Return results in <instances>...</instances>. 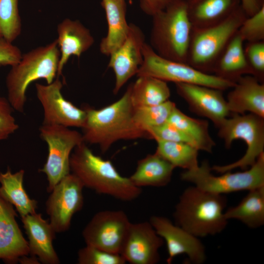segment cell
Here are the masks:
<instances>
[{
	"label": "cell",
	"mask_w": 264,
	"mask_h": 264,
	"mask_svg": "<svg viewBox=\"0 0 264 264\" xmlns=\"http://www.w3.org/2000/svg\"><path fill=\"white\" fill-rule=\"evenodd\" d=\"M84 109L87 116L81 128L83 141L98 145L103 153L119 140L150 139L147 132L134 119L130 85L122 96L115 102L100 109L88 107Z\"/></svg>",
	"instance_id": "cell-1"
},
{
	"label": "cell",
	"mask_w": 264,
	"mask_h": 264,
	"mask_svg": "<svg viewBox=\"0 0 264 264\" xmlns=\"http://www.w3.org/2000/svg\"><path fill=\"white\" fill-rule=\"evenodd\" d=\"M70 168L84 187L98 194L131 201L142 193V189L133 185L129 177L120 174L110 161L95 154L84 142L71 153Z\"/></svg>",
	"instance_id": "cell-2"
},
{
	"label": "cell",
	"mask_w": 264,
	"mask_h": 264,
	"mask_svg": "<svg viewBox=\"0 0 264 264\" xmlns=\"http://www.w3.org/2000/svg\"><path fill=\"white\" fill-rule=\"evenodd\" d=\"M226 203L223 195L189 186L175 207V223L198 238L220 233L228 222L224 211Z\"/></svg>",
	"instance_id": "cell-3"
},
{
	"label": "cell",
	"mask_w": 264,
	"mask_h": 264,
	"mask_svg": "<svg viewBox=\"0 0 264 264\" xmlns=\"http://www.w3.org/2000/svg\"><path fill=\"white\" fill-rule=\"evenodd\" d=\"M60 53L57 40L22 55L20 61L11 66L6 78L7 99L14 110H24L29 85L39 79L47 84L57 76Z\"/></svg>",
	"instance_id": "cell-4"
},
{
	"label": "cell",
	"mask_w": 264,
	"mask_h": 264,
	"mask_svg": "<svg viewBox=\"0 0 264 264\" xmlns=\"http://www.w3.org/2000/svg\"><path fill=\"white\" fill-rule=\"evenodd\" d=\"M152 17L151 47L162 57L187 63L193 27L186 0H172Z\"/></svg>",
	"instance_id": "cell-5"
},
{
	"label": "cell",
	"mask_w": 264,
	"mask_h": 264,
	"mask_svg": "<svg viewBox=\"0 0 264 264\" xmlns=\"http://www.w3.org/2000/svg\"><path fill=\"white\" fill-rule=\"evenodd\" d=\"M247 17L240 5L218 24L193 28L187 64L204 73H212L217 61Z\"/></svg>",
	"instance_id": "cell-6"
},
{
	"label": "cell",
	"mask_w": 264,
	"mask_h": 264,
	"mask_svg": "<svg viewBox=\"0 0 264 264\" xmlns=\"http://www.w3.org/2000/svg\"><path fill=\"white\" fill-rule=\"evenodd\" d=\"M230 115L217 127L219 129L218 135L223 139L227 149L231 147L233 141L238 139L245 142L247 149L243 156L236 161L211 167L212 170L221 174L237 168L245 170L264 153V118L251 113Z\"/></svg>",
	"instance_id": "cell-7"
},
{
	"label": "cell",
	"mask_w": 264,
	"mask_h": 264,
	"mask_svg": "<svg viewBox=\"0 0 264 264\" xmlns=\"http://www.w3.org/2000/svg\"><path fill=\"white\" fill-rule=\"evenodd\" d=\"M207 160L180 174L181 180L192 183L198 188L218 194L251 190L264 186V153L249 169L241 172L227 171L216 176L211 173Z\"/></svg>",
	"instance_id": "cell-8"
},
{
	"label": "cell",
	"mask_w": 264,
	"mask_h": 264,
	"mask_svg": "<svg viewBox=\"0 0 264 264\" xmlns=\"http://www.w3.org/2000/svg\"><path fill=\"white\" fill-rule=\"evenodd\" d=\"M143 62L137 76H150L166 82L196 84L222 90L233 88L235 83L214 74L201 72L187 63L170 60L158 55L149 44L143 47Z\"/></svg>",
	"instance_id": "cell-9"
},
{
	"label": "cell",
	"mask_w": 264,
	"mask_h": 264,
	"mask_svg": "<svg viewBox=\"0 0 264 264\" xmlns=\"http://www.w3.org/2000/svg\"><path fill=\"white\" fill-rule=\"evenodd\" d=\"M40 132L48 146L46 161L40 171L46 176L47 191L50 193L62 178L70 173L72 150L84 141L81 133L62 125L42 124Z\"/></svg>",
	"instance_id": "cell-10"
},
{
	"label": "cell",
	"mask_w": 264,
	"mask_h": 264,
	"mask_svg": "<svg viewBox=\"0 0 264 264\" xmlns=\"http://www.w3.org/2000/svg\"><path fill=\"white\" fill-rule=\"evenodd\" d=\"M131 223L122 210L101 211L86 225L82 236L86 245L120 254Z\"/></svg>",
	"instance_id": "cell-11"
},
{
	"label": "cell",
	"mask_w": 264,
	"mask_h": 264,
	"mask_svg": "<svg viewBox=\"0 0 264 264\" xmlns=\"http://www.w3.org/2000/svg\"><path fill=\"white\" fill-rule=\"evenodd\" d=\"M84 188L80 179L69 173L50 192L45 202V208L56 233L68 230L73 215L83 208Z\"/></svg>",
	"instance_id": "cell-12"
},
{
	"label": "cell",
	"mask_w": 264,
	"mask_h": 264,
	"mask_svg": "<svg viewBox=\"0 0 264 264\" xmlns=\"http://www.w3.org/2000/svg\"><path fill=\"white\" fill-rule=\"evenodd\" d=\"M62 87L59 77L49 84H36L37 97L44 110L43 124L82 128L86 119V111L63 97Z\"/></svg>",
	"instance_id": "cell-13"
},
{
	"label": "cell",
	"mask_w": 264,
	"mask_h": 264,
	"mask_svg": "<svg viewBox=\"0 0 264 264\" xmlns=\"http://www.w3.org/2000/svg\"><path fill=\"white\" fill-rule=\"evenodd\" d=\"M149 222L157 234L165 242L170 264L180 255H186L193 264H201L206 259L205 247L198 237L160 216H151Z\"/></svg>",
	"instance_id": "cell-14"
},
{
	"label": "cell",
	"mask_w": 264,
	"mask_h": 264,
	"mask_svg": "<svg viewBox=\"0 0 264 264\" xmlns=\"http://www.w3.org/2000/svg\"><path fill=\"white\" fill-rule=\"evenodd\" d=\"M163 242L149 221L131 222L120 254L131 264H155Z\"/></svg>",
	"instance_id": "cell-15"
},
{
	"label": "cell",
	"mask_w": 264,
	"mask_h": 264,
	"mask_svg": "<svg viewBox=\"0 0 264 264\" xmlns=\"http://www.w3.org/2000/svg\"><path fill=\"white\" fill-rule=\"evenodd\" d=\"M145 43V36L141 29L130 23L125 41L110 56L108 67L113 70L115 78L114 94H117L128 81L136 75L143 62L142 50Z\"/></svg>",
	"instance_id": "cell-16"
},
{
	"label": "cell",
	"mask_w": 264,
	"mask_h": 264,
	"mask_svg": "<svg viewBox=\"0 0 264 264\" xmlns=\"http://www.w3.org/2000/svg\"><path fill=\"white\" fill-rule=\"evenodd\" d=\"M177 94L191 111L211 120L217 127L230 115L223 90L196 84L176 83Z\"/></svg>",
	"instance_id": "cell-17"
},
{
	"label": "cell",
	"mask_w": 264,
	"mask_h": 264,
	"mask_svg": "<svg viewBox=\"0 0 264 264\" xmlns=\"http://www.w3.org/2000/svg\"><path fill=\"white\" fill-rule=\"evenodd\" d=\"M13 207L0 195V259L8 264L29 255L28 242L16 221Z\"/></svg>",
	"instance_id": "cell-18"
},
{
	"label": "cell",
	"mask_w": 264,
	"mask_h": 264,
	"mask_svg": "<svg viewBox=\"0 0 264 264\" xmlns=\"http://www.w3.org/2000/svg\"><path fill=\"white\" fill-rule=\"evenodd\" d=\"M21 218L28 240L29 254L43 264H59V257L53 245L56 232L50 222L36 212Z\"/></svg>",
	"instance_id": "cell-19"
},
{
	"label": "cell",
	"mask_w": 264,
	"mask_h": 264,
	"mask_svg": "<svg viewBox=\"0 0 264 264\" xmlns=\"http://www.w3.org/2000/svg\"><path fill=\"white\" fill-rule=\"evenodd\" d=\"M57 31L60 53L57 72L59 77L70 56L80 58L92 46L94 39L89 30L78 20L64 19L58 24Z\"/></svg>",
	"instance_id": "cell-20"
},
{
	"label": "cell",
	"mask_w": 264,
	"mask_h": 264,
	"mask_svg": "<svg viewBox=\"0 0 264 264\" xmlns=\"http://www.w3.org/2000/svg\"><path fill=\"white\" fill-rule=\"evenodd\" d=\"M227 94V103L231 114L246 112L264 118V84L255 77H241Z\"/></svg>",
	"instance_id": "cell-21"
},
{
	"label": "cell",
	"mask_w": 264,
	"mask_h": 264,
	"mask_svg": "<svg viewBox=\"0 0 264 264\" xmlns=\"http://www.w3.org/2000/svg\"><path fill=\"white\" fill-rule=\"evenodd\" d=\"M108 24L107 35L99 45L101 53L110 56L124 42L128 35L130 24L126 20L125 0H102Z\"/></svg>",
	"instance_id": "cell-22"
},
{
	"label": "cell",
	"mask_w": 264,
	"mask_h": 264,
	"mask_svg": "<svg viewBox=\"0 0 264 264\" xmlns=\"http://www.w3.org/2000/svg\"><path fill=\"white\" fill-rule=\"evenodd\" d=\"M189 19L193 28L218 24L231 14L241 0H186Z\"/></svg>",
	"instance_id": "cell-23"
},
{
	"label": "cell",
	"mask_w": 264,
	"mask_h": 264,
	"mask_svg": "<svg viewBox=\"0 0 264 264\" xmlns=\"http://www.w3.org/2000/svg\"><path fill=\"white\" fill-rule=\"evenodd\" d=\"M176 168L155 152L138 160L133 173L129 177L135 186L160 187L171 180Z\"/></svg>",
	"instance_id": "cell-24"
},
{
	"label": "cell",
	"mask_w": 264,
	"mask_h": 264,
	"mask_svg": "<svg viewBox=\"0 0 264 264\" xmlns=\"http://www.w3.org/2000/svg\"><path fill=\"white\" fill-rule=\"evenodd\" d=\"M243 42L237 32L217 61L214 75L234 83L244 75H252L244 55Z\"/></svg>",
	"instance_id": "cell-25"
},
{
	"label": "cell",
	"mask_w": 264,
	"mask_h": 264,
	"mask_svg": "<svg viewBox=\"0 0 264 264\" xmlns=\"http://www.w3.org/2000/svg\"><path fill=\"white\" fill-rule=\"evenodd\" d=\"M23 170L0 173V195L14 206L21 217L36 213L38 202L31 199L23 186Z\"/></svg>",
	"instance_id": "cell-26"
},
{
	"label": "cell",
	"mask_w": 264,
	"mask_h": 264,
	"mask_svg": "<svg viewBox=\"0 0 264 264\" xmlns=\"http://www.w3.org/2000/svg\"><path fill=\"white\" fill-rule=\"evenodd\" d=\"M226 219L239 220L250 228L264 224V186L249 190L237 205L224 211Z\"/></svg>",
	"instance_id": "cell-27"
},
{
	"label": "cell",
	"mask_w": 264,
	"mask_h": 264,
	"mask_svg": "<svg viewBox=\"0 0 264 264\" xmlns=\"http://www.w3.org/2000/svg\"><path fill=\"white\" fill-rule=\"evenodd\" d=\"M134 108L157 105L169 100L171 92L167 82L150 76H140L130 85Z\"/></svg>",
	"instance_id": "cell-28"
},
{
	"label": "cell",
	"mask_w": 264,
	"mask_h": 264,
	"mask_svg": "<svg viewBox=\"0 0 264 264\" xmlns=\"http://www.w3.org/2000/svg\"><path fill=\"white\" fill-rule=\"evenodd\" d=\"M167 122L184 132L195 143L198 150L212 152L216 143L210 135L207 120L191 117L176 107Z\"/></svg>",
	"instance_id": "cell-29"
},
{
	"label": "cell",
	"mask_w": 264,
	"mask_h": 264,
	"mask_svg": "<svg viewBox=\"0 0 264 264\" xmlns=\"http://www.w3.org/2000/svg\"><path fill=\"white\" fill-rule=\"evenodd\" d=\"M155 152L175 168L190 170L198 165V151L195 147L185 143L156 141Z\"/></svg>",
	"instance_id": "cell-30"
},
{
	"label": "cell",
	"mask_w": 264,
	"mask_h": 264,
	"mask_svg": "<svg viewBox=\"0 0 264 264\" xmlns=\"http://www.w3.org/2000/svg\"><path fill=\"white\" fill-rule=\"evenodd\" d=\"M176 107L174 102L168 100L157 105L134 108L133 118L136 123L147 132L148 129L167 122Z\"/></svg>",
	"instance_id": "cell-31"
},
{
	"label": "cell",
	"mask_w": 264,
	"mask_h": 264,
	"mask_svg": "<svg viewBox=\"0 0 264 264\" xmlns=\"http://www.w3.org/2000/svg\"><path fill=\"white\" fill-rule=\"evenodd\" d=\"M19 0H0V36L12 43L21 34Z\"/></svg>",
	"instance_id": "cell-32"
},
{
	"label": "cell",
	"mask_w": 264,
	"mask_h": 264,
	"mask_svg": "<svg viewBox=\"0 0 264 264\" xmlns=\"http://www.w3.org/2000/svg\"><path fill=\"white\" fill-rule=\"evenodd\" d=\"M77 259L79 264H125L126 263L120 254L88 245L78 251Z\"/></svg>",
	"instance_id": "cell-33"
},
{
	"label": "cell",
	"mask_w": 264,
	"mask_h": 264,
	"mask_svg": "<svg viewBox=\"0 0 264 264\" xmlns=\"http://www.w3.org/2000/svg\"><path fill=\"white\" fill-rule=\"evenodd\" d=\"M238 33L244 42L264 41V6L243 22Z\"/></svg>",
	"instance_id": "cell-34"
},
{
	"label": "cell",
	"mask_w": 264,
	"mask_h": 264,
	"mask_svg": "<svg viewBox=\"0 0 264 264\" xmlns=\"http://www.w3.org/2000/svg\"><path fill=\"white\" fill-rule=\"evenodd\" d=\"M244 53L251 69L252 76L264 83V41L247 42L244 46Z\"/></svg>",
	"instance_id": "cell-35"
},
{
	"label": "cell",
	"mask_w": 264,
	"mask_h": 264,
	"mask_svg": "<svg viewBox=\"0 0 264 264\" xmlns=\"http://www.w3.org/2000/svg\"><path fill=\"white\" fill-rule=\"evenodd\" d=\"M147 132L150 138L154 139L156 141L162 140L182 142L190 144L197 148L195 143L184 132L168 122L161 125L150 128Z\"/></svg>",
	"instance_id": "cell-36"
},
{
	"label": "cell",
	"mask_w": 264,
	"mask_h": 264,
	"mask_svg": "<svg viewBox=\"0 0 264 264\" xmlns=\"http://www.w3.org/2000/svg\"><path fill=\"white\" fill-rule=\"evenodd\" d=\"M7 98L0 96V141L6 139L19 128Z\"/></svg>",
	"instance_id": "cell-37"
},
{
	"label": "cell",
	"mask_w": 264,
	"mask_h": 264,
	"mask_svg": "<svg viewBox=\"0 0 264 264\" xmlns=\"http://www.w3.org/2000/svg\"><path fill=\"white\" fill-rule=\"evenodd\" d=\"M22 55L19 47L0 36V66L16 64Z\"/></svg>",
	"instance_id": "cell-38"
},
{
	"label": "cell",
	"mask_w": 264,
	"mask_h": 264,
	"mask_svg": "<svg viewBox=\"0 0 264 264\" xmlns=\"http://www.w3.org/2000/svg\"><path fill=\"white\" fill-rule=\"evenodd\" d=\"M172 0H140V7L143 12L152 16L164 9Z\"/></svg>",
	"instance_id": "cell-39"
},
{
	"label": "cell",
	"mask_w": 264,
	"mask_h": 264,
	"mask_svg": "<svg viewBox=\"0 0 264 264\" xmlns=\"http://www.w3.org/2000/svg\"><path fill=\"white\" fill-rule=\"evenodd\" d=\"M241 5L247 16L250 17L264 6V0H241Z\"/></svg>",
	"instance_id": "cell-40"
}]
</instances>
